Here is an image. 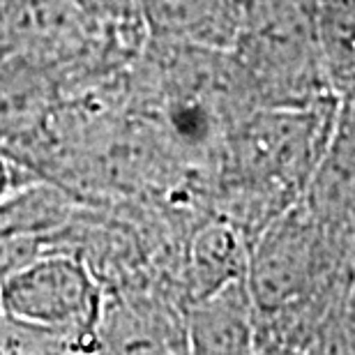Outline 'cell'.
Instances as JSON below:
<instances>
[{
    "instance_id": "7",
    "label": "cell",
    "mask_w": 355,
    "mask_h": 355,
    "mask_svg": "<svg viewBox=\"0 0 355 355\" xmlns=\"http://www.w3.org/2000/svg\"><path fill=\"white\" fill-rule=\"evenodd\" d=\"M247 257L250 238L226 217L198 226L182 254L184 302L198 300L224 284L245 277Z\"/></svg>"
},
{
    "instance_id": "5",
    "label": "cell",
    "mask_w": 355,
    "mask_h": 355,
    "mask_svg": "<svg viewBox=\"0 0 355 355\" xmlns=\"http://www.w3.org/2000/svg\"><path fill=\"white\" fill-rule=\"evenodd\" d=\"M184 342L191 353H254L257 307L247 277H238L198 300L182 304Z\"/></svg>"
},
{
    "instance_id": "8",
    "label": "cell",
    "mask_w": 355,
    "mask_h": 355,
    "mask_svg": "<svg viewBox=\"0 0 355 355\" xmlns=\"http://www.w3.org/2000/svg\"><path fill=\"white\" fill-rule=\"evenodd\" d=\"M81 203L60 182L33 175L0 198V233L51 238L72 222Z\"/></svg>"
},
{
    "instance_id": "3",
    "label": "cell",
    "mask_w": 355,
    "mask_h": 355,
    "mask_svg": "<svg viewBox=\"0 0 355 355\" xmlns=\"http://www.w3.org/2000/svg\"><path fill=\"white\" fill-rule=\"evenodd\" d=\"M318 238L307 210L288 205L250 243L247 286L259 316L302 307L318 270Z\"/></svg>"
},
{
    "instance_id": "10",
    "label": "cell",
    "mask_w": 355,
    "mask_h": 355,
    "mask_svg": "<svg viewBox=\"0 0 355 355\" xmlns=\"http://www.w3.org/2000/svg\"><path fill=\"white\" fill-rule=\"evenodd\" d=\"M76 3L106 31L123 35L125 40L141 46L148 42L141 0H76Z\"/></svg>"
},
{
    "instance_id": "12",
    "label": "cell",
    "mask_w": 355,
    "mask_h": 355,
    "mask_svg": "<svg viewBox=\"0 0 355 355\" xmlns=\"http://www.w3.org/2000/svg\"><path fill=\"white\" fill-rule=\"evenodd\" d=\"M35 173L28 171L26 166L17 164L14 159H10L7 155L0 153V198H3L12 187H17L28 178H33Z\"/></svg>"
},
{
    "instance_id": "9",
    "label": "cell",
    "mask_w": 355,
    "mask_h": 355,
    "mask_svg": "<svg viewBox=\"0 0 355 355\" xmlns=\"http://www.w3.org/2000/svg\"><path fill=\"white\" fill-rule=\"evenodd\" d=\"M314 28L330 90L355 102V0H314Z\"/></svg>"
},
{
    "instance_id": "2",
    "label": "cell",
    "mask_w": 355,
    "mask_h": 355,
    "mask_svg": "<svg viewBox=\"0 0 355 355\" xmlns=\"http://www.w3.org/2000/svg\"><path fill=\"white\" fill-rule=\"evenodd\" d=\"M102 300L104 288L92 270L58 250L42 254L0 288V309L7 316L67 339L74 353L97 351Z\"/></svg>"
},
{
    "instance_id": "1",
    "label": "cell",
    "mask_w": 355,
    "mask_h": 355,
    "mask_svg": "<svg viewBox=\"0 0 355 355\" xmlns=\"http://www.w3.org/2000/svg\"><path fill=\"white\" fill-rule=\"evenodd\" d=\"M332 99L259 106L233 125L219 153V180L233 222L250 238L284 212L316 173L330 137Z\"/></svg>"
},
{
    "instance_id": "13",
    "label": "cell",
    "mask_w": 355,
    "mask_h": 355,
    "mask_svg": "<svg viewBox=\"0 0 355 355\" xmlns=\"http://www.w3.org/2000/svg\"><path fill=\"white\" fill-rule=\"evenodd\" d=\"M10 55V40H7V0H0V60Z\"/></svg>"
},
{
    "instance_id": "6",
    "label": "cell",
    "mask_w": 355,
    "mask_h": 355,
    "mask_svg": "<svg viewBox=\"0 0 355 355\" xmlns=\"http://www.w3.org/2000/svg\"><path fill=\"white\" fill-rule=\"evenodd\" d=\"M245 0H141L148 37L171 44L229 51Z\"/></svg>"
},
{
    "instance_id": "11",
    "label": "cell",
    "mask_w": 355,
    "mask_h": 355,
    "mask_svg": "<svg viewBox=\"0 0 355 355\" xmlns=\"http://www.w3.org/2000/svg\"><path fill=\"white\" fill-rule=\"evenodd\" d=\"M49 250V238L26 236V233H0V288L19 270L31 266Z\"/></svg>"
},
{
    "instance_id": "4",
    "label": "cell",
    "mask_w": 355,
    "mask_h": 355,
    "mask_svg": "<svg viewBox=\"0 0 355 355\" xmlns=\"http://www.w3.org/2000/svg\"><path fill=\"white\" fill-rule=\"evenodd\" d=\"M62 99L58 69L17 53L0 60V153L19 162L37 146Z\"/></svg>"
}]
</instances>
